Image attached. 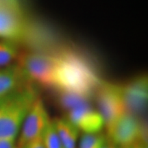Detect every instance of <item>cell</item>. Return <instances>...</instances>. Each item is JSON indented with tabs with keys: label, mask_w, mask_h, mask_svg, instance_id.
Wrapping results in <instances>:
<instances>
[{
	"label": "cell",
	"mask_w": 148,
	"mask_h": 148,
	"mask_svg": "<svg viewBox=\"0 0 148 148\" xmlns=\"http://www.w3.org/2000/svg\"><path fill=\"white\" fill-rule=\"evenodd\" d=\"M50 120L45 103L38 97L33 103L21 125L16 146L22 148L29 141L42 136Z\"/></svg>",
	"instance_id": "52a82bcc"
},
{
	"label": "cell",
	"mask_w": 148,
	"mask_h": 148,
	"mask_svg": "<svg viewBox=\"0 0 148 148\" xmlns=\"http://www.w3.org/2000/svg\"><path fill=\"white\" fill-rule=\"evenodd\" d=\"M127 148H148L147 142V140H141Z\"/></svg>",
	"instance_id": "e0dca14e"
},
{
	"label": "cell",
	"mask_w": 148,
	"mask_h": 148,
	"mask_svg": "<svg viewBox=\"0 0 148 148\" xmlns=\"http://www.w3.org/2000/svg\"><path fill=\"white\" fill-rule=\"evenodd\" d=\"M38 98L36 88L30 82L0 97V140H16L25 116Z\"/></svg>",
	"instance_id": "7a4b0ae2"
},
{
	"label": "cell",
	"mask_w": 148,
	"mask_h": 148,
	"mask_svg": "<svg viewBox=\"0 0 148 148\" xmlns=\"http://www.w3.org/2000/svg\"><path fill=\"white\" fill-rule=\"evenodd\" d=\"M53 122L63 148H77L79 130L65 116Z\"/></svg>",
	"instance_id": "8fae6325"
},
{
	"label": "cell",
	"mask_w": 148,
	"mask_h": 148,
	"mask_svg": "<svg viewBox=\"0 0 148 148\" xmlns=\"http://www.w3.org/2000/svg\"><path fill=\"white\" fill-rule=\"evenodd\" d=\"M109 141L119 148H127L141 140H147V131L138 116L125 112L106 125Z\"/></svg>",
	"instance_id": "277c9868"
},
{
	"label": "cell",
	"mask_w": 148,
	"mask_h": 148,
	"mask_svg": "<svg viewBox=\"0 0 148 148\" xmlns=\"http://www.w3.org/2000/svg\"><path fill=\"white\" fill-rule=\"evenodd\" d=\"M108 140L103 133H83L77 148H100Z\"/></svg>",
	"instance_id": "4fadbf2b"
},
{
	"label": "cell",
	"mask_w": 148,
	"mask_h": 148,
	"mask_svg": "<svg viewBox=\"0 0 148 148\" xmlns=\"http://www.w3.org/2000/svg\"><path fill=\"white\" fill-rule=\"evenodd\" d=\"M17 41L0 39V69L14 63L19 55Z\"/></svg>",
	"instance_id": "7c38bea8"
},
{
	"label": "cell",
	"mask_w": 148,
	"mask_h": 148,
	"mask_svg": "<svg viewBox=\"0 0 148 148\" xmlns=\"http://www.w3.org/2000/svg\"><path fill=\"white\" fill-rule=\"evenodd\" d=\"M57 58L52 88L91 99L101 80L90 64L72 51H64Z\"/></svg>",
	"instance_id": "6da1fadb"
},
{
	"label": "cell",
	"mask_w": 148,
	"mask_h": 148,
	"mask_svg": "<svg viewBox=\"0 0 148 148\" xmlns=\"http://www.w3.org/2000/svg\"><path fill=\"white\" fill-rule=\"evenodd\" d=\"M100 148H119V147H116V145H114V144H112L111 142L109 141L108 140H107L106 143L103 144Z\"/></svg>",
	"instance_id": "ac0fdd59"
},
{
	"label": "cell",
	"mask_w": 148,
	"mask_h": 148,
	"mask_svg": "<svg viewBox=\"0 0 148 148\" xmlns=\"http://www.w3.org/2000/svg\"><path fill=\"white\" fill-rule=\"evenodd\" d=\"M57 62V56L37 51L19 53L16 60V64L27 82L51 88Z\"/></svg>",
	"instance_id": "3957f363"
},
{
	"label": "cell",
	"mask_w": 148,
	"mask_h": 148,
	"mask_svg": "<svg viewBox=\"0 0 148 148\" xmlns=\"http://www.w3.org/2000/svg\"><path fill=\"white\" fill-rule=\"evenodd\" d=\"M95 93L97 110L103 117L105 126L126 112L119 84L101 81Z\"/></svg>",
	"instance_id": "8992f818"
},
{
	"label": "cell",
	"mask_w": 148,
	"mask_h": 148,
	"mask_svg": "<svg viewBox=\"0 0 148 148\" xmlns=\"http://www.w3.org/2000/svg\"><path fill=\"white\" fill-rule=\"evenodd\" d=\"M22 148H45L41 136L34 138L28 143H27L25 145H24Z\"/></svg>",
	"instance_id": "9a60e30c"
},
{
	"label": "cell",
	"mask_w": 148,
	"mask_h": 148,
	"mask_svg": "<svg viewBox=\"0 0 148 148\" xmlns=\"http://www.w3.org/2000/svg\"><path fill=\"white\" fill-rule=\"evenodd\" d=\"M126 112L139 116L145 112L148 101V80L145 75L119 85Z\"/></svg>",
	"instance_id": "ba28073f"
},
{
	"label": "cell",
	"mask_w": 148,
	"mask_h": 148,
	"mask_svg": "<svg viewBox=\"0 0 148 148\" xmlns=\"http://www.w3.org/2000/svg\"><path fill=\"white\" fill-rule=\"evenodd\" d=\"M0 148H18L16 140H0Z\"/></svg>",
	"instance_id": "2e32d148"
},
{
	"label": "cell",
	"mask_w": 148,
	"mask_h": 148,
	"mask_svg": "<svg viewBox=\"0 0 148 148\" xmlns=\"http://www.w3.org/2000/svg\"><path fill=\"white\" fill-rule=\"evenodd\" d=\"M26 23L17 0H0V39L18 41L26 34Z\"/></svg>",
	"instance_id": "5b68a950"
},
{
	"label": "cell",
	"mask_w": 148,
	"mask_h": 148,
	"mask_svg": "<svg viewBox=\"0 0 148 148\" xmlns=\"http://www.w3.org/2000/svg\"><path fill=\"white\" fill-rule=\"evenodd\" d=\"M41 137L45 148H63L53 121L49 123Z\"/></svg>",
	"instance_id": "5bb4252c"
},
{
	"label": "cell",
	"mask_w": 148,
	"mask_h": 148,
	"mask_svg": "<svg viewBox=\"0 0 148 148\" xmlns=\"http://www.w3.org/2000/svg\"><path fill=\"white\" fill-rule=\"evenodd\" d=\"M24 77L17 64L13 63L0 69V97L10 93L25 83Z\"/></svg>",
	"instance_id": "30bf717a"
},
{
	"label": "cell",
	"mask_w": 148,
	"mask_h": 148,
	"mask_svg": "<svg viewBox=\"0 0 148 148\" xmlns=\"http://www.w3.org/2000/svg\"><path fill=\"white\" fill-rule=\"evenodd\" d=\"M65 117L83 133L101 132L105 123L103 117L91 106L90 102L83 103L66 111Z\"/></svg>",
	"instance_id": "9c48e42d"
}]
</instances>
